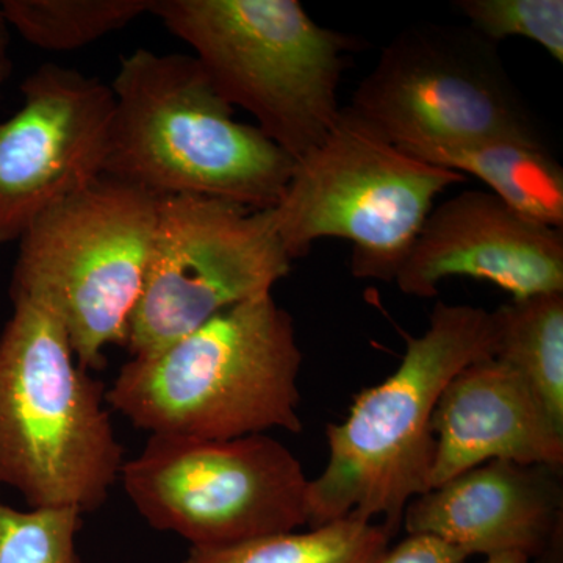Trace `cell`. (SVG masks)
<instances>
[{
    "label": "cell",
    "mask_w": 563,
    "mask_h": 563,
    "mask_svg": "<svg viewBox=\"0 0 563 563\" xmlns=\"http://www.w3.org/2000/svg\"><path fill=\"white\" fill-rule=\"evenodd\" d=\"M302 352L273 292L236 303L163 350L132 357L106 391L151 435L231 440L299 433Z\"/></svg>",
    "instance_id": "obj_1"
},
{
    "label": "cell",
    "mask_w": 563,
    "mask_h": 563,
    "mask_svg": "<svg viewBox=\"0 0 563 563\" xmlns=\"http://www.w3.org/2000/svg\"><path fill=\"white\" fill-rule=\"evenodd\" d=\"M106 176L158 196L191 195L269 210L295 168L255 125L236 121L191 54L136 49L110 85Z\"/></svg>",
    "instance_id": "obj_2"
},
{
    "label": "cell",
    "mask_w": 563,
    "mask_h": 563,
    "mask_svg": "<svg viewBox=\"0 0 563 563\" xmlns=\"http://www.w3.org/2000/svg\"><path fill=\"white\" fill-rule=\"evenodd\" d=\"M495 336L493 310L435 303L424 333L406 336L398 368L328 426V463L309 481L307 526L355 517L398 531L409 503L429 490L437 402L455 374L492 357Z\"/></svg>",
    "instance_id": "obj_3"
},
{
    "label": "cell",
    "mask_w": 563,
    "mask_h": 563,
    "mask_svg": "<svg viewBox=\"0 0 563 563\" xmlns=\"http://www.w3.org/2000/svg\"><path fill=\"white\" fill-rule=\"evenodd\" d=\"M0 335V485L31 509H101L121 477L106 390L46 303L13 296Z\"/></svg>",
    "instance_id": "obj_4"
},
{
    "label": "cell",
    "mask_w": 563,
    "mask_h": 563,
    "mask_svg": "<svg viewBox=\"0 0 563 563\" xmlns=\"http://www.w3.org/2000/svg\"><path fill=\"white\" fill-rule=\"evenodd\" d=\"M233 109L291 161L331 132L343 107L339 87L361 43L322 27L298 0H154L151 7Z\"/></svg>",
    "instance_id": "obj_5"
},
{
    "label": "cell",
    "mask_w": 563,
    "mask_h": 563,
    "mask_svg": "<svg viewBox=\"0 0 563 563\" xmlns=\"http://www.w3.org/2000/svg\"><path fill=\"white\" fill-rule=\"evenodd\" d=\"M463 181L399 150L344 107L325 139L295 162L269 214L292 262L318 240L342 239L352 246V276L391 284L435 199Z\"/></svg>",
    "instance_id": "obj_6"
},
{
    "label": "cell",
    "mask_w": 563,
    "mask_h": 563,
    "mask_svg": "<svg viewBox=\"0 0 563 563\" xmlns=\"http://www.w3.org/2000/svg\"><path fill=\"white\" fill-rule=\"evenodd\" d=\"M158 199L103 174L21 236L11 298L46 303L85 372L102 368L110 344L125 346L150 265Z\"/></svg>",
    "instance_id": "obj_7"
},
{
    "label": "cell",
    "mask_w": 563,
    "mask_h": 563,
    "mask_svg": "<svg viewBox=\"0 0 563 563\" xmlns=\"http://www.w3.org/2000/svg\"><path fill=\"white\" fill-rule=\"evenodd\" d=\"M121 483L141 517L190 548H220L307 525L309 481L279 440L151 435Z\"/></svg>",
    "instance_id": "obj_8"
},
{
    "label": "cell",
    "mask_w": 563,
    "mask_h": 563,
    "mask_svg": "<svg viewBox=\"0 0 563 563\" xmlns=\"http://www.w3.org/2000/svg\"><path fill=\"white\" fill-rule=\"evenodd\" d=\"M350 109L406 152L498 136L544 140L498 44L463 25L404 29Z\"/></svg>",
    "instance_id": "obj_9"
},
{
    "label": "cell",
    "mask_w": 563,
    "mask_h": 563,
    "mask_svg": "<svg viewBox=\"0 0 563 563\" xmlns=\"http://www.w3.org/2000/svg\"><path fill=\"white\" fill-rule=\"evenodd\" d=\"M291 265L269 210L203 196H162L124 347L131 357L154 354L214 314L273 292Z\"/></svg>",
    "instance_id": "obj_10"
},
{
    "label": "cell",
    "mask_w": 563,
    "mask_h": 563,
    "mask_svg": "<svg viewBox=\"0 0 563 563\" xmlns=\"http://www.w3.org/2000/svg\"><path fill=\"white\" fill-rule=\"evenodd\" d=\"M21 109L0 122V244L20 242L44 213L106 172L110 85L46 63L21 85Z\"/></svg>",
    "instance_id": "obj_11"
},
{
    "label": "cell",
    "mask_w": 563,
    "mask_h": 563,
    "mask_svg": "<svg viewBox=\"0 0 563 563\" xmlns=\"http://www.w3.org/2000/svg\"><path fill=\"white\" fill-rule=\"evenodd\" d=\"M451 277L490 282L512 299L563 292V231L528 220L490 191L459 192L433 207L395 284L429 299Z\"/></svg>",
    "instance_id": "obj_12"
},
{
    "label": "cell",
    "mask_w": 563,
    "mask_h": 563,
    "mask_svg": "<svg viewBox=\"0 0 563 563\" xmlns=\"http://www.w3.org/2000/svg\"><path fill=\"white\" fill-rule=\"evenodd\" d=\"M563 466L493 461L409 503L407 533L437 537L468 558L520 553L562 563Z\"/></svg>",
    "instance_id": "obj_13"
},
{
    "label": "cell",
    "mask_w": 563,
    "mask_h": 563,
    "mask_svg": "<svg viewBox=\"0 0 563 563\" xmlns=\"http://www.w3.org/2000/svg\"><path fill=\"white\" fill-rule=\"evenodd\" d=\"M432 432L429 490L493 461L563 466V426L517 373L493 357L450 380L433 410Z\"/></svg>",
    "instance_id": "obj_14"
},
{
    "label": "cell",
    "mask_w": 563,
    "mask_h": 563,
    "mask_svg": "<svg viewBox=\"0 0 563 563\" xmlns=\"http://www.w3.org/2000/svg\"><path fill=\"white\" fill-rule=\"evenodd\" d=\"M407 154L465 177L470 174L517 213L563 231V168L544 140L498 136Z\"/></svg>",
    "instance_id": "obj_15"
},
{
    "label": "cell",
    "mask_w": 563,
    "mask_h": 563,
    "mask_svg": "<svg viewBox=\"0 0 563 563\" xmlns=\"http://www.w3.org/2000/svg\"><path fill=\"white\" fill-rule=\"evenodd\" d=\"M493 318L492 357L517 373L563 426V292L512 299Z\"/></svg>",
    "instance_id": "obj_16"
},
{
    "label": "cell",
    "mask_w": 563,
    "mask_h": 563,
    "mask_svg": "<svg viewBox=\"0 0 563 563\" xmlns=\"http://www.w3.org/2000/svg\"><path fill=\"white\" fill-rule=\"evenodd\" d=\"M393 532L344 517L307 532H282L220 548H190L181 563H377Z\"/></svg>",
    "instance_id": "obj_17"
},
{
    "label": "cell",
    "mask_w": 563,
    "mask_h": 563,
    "mask_svg": "<svg viewBox=\"0 0 563 563\" xmlns=\"http://www.w3.org/2000/svg\"><path fill=\"white\" fill-rule=\"evenodd\" d=\"M154 0H3L9 27L49 52L81 49L150 13Z\"/></svg>",
    "instance_id": "obj_18"
},
{
    "label": "cell",
    "mask_w": 563,
    "mask_h": 563,
    "mask_svg": "<svg viewBox=\"0 0 563 563\" xmlns=\"http://www.w3.org/2000/svg\"><path fill=\"white\" fill-rule=\"evenodd\" d=\"M73 509L18 510L0 498V563H81Z\"/></svg>",
    "instance_id": "obj_19"
},
{
    "label": "cell",
    "mask_w": 563,
    "mask_h": 563,
    "mask_svg": "<svg viewBox=\"0 0 563 563\" xmlns=\"http://www.w3.org/2000/svg\"><path fill=\"white\" fill-rule=\"evenodd\" d=\"M455 9L485 40L495 44L507 38L533 41L562 65V0H459Z\"/></svg>",
    "instance_id": "obj_20"
},
{
    "label": "cell",
    "mask_w": 563,
    "mask_h": 563,
    "mask_svg": "<svg viewBox=\"0 0 563 563\" xmlns=\"http://www.w3.org/2000/svg\"><path fill=\"white\" fill-rule=\"evenodd\" d=\"M468 555L450 543L426 536L407 533L395 548H388L377 563H466Z\"/></svg>",
    "instance_id": "obj_21"
},
{
    "label": "cell",
    "mask_w": 563,
    "mask_h": 563,
    "mask_svg": "<svg viewBox=\"0 0 563 563\" xmlns=\"http://www.w3.org/2000/svg\"><path fill=\"white\" fill-rule=\"evenodd\" d=\"M9 29L5 16L2 13V7H0V85L7 80L11 70Z\"/></svg>",
    "instance_id": "obj_22"
},
{
    "label": "cell",
    "mask_w": 563,
    "mask_h": 563,
    "mask_svg": "<svg viewBox=\"0 0 563 563\" xmlns=\"http://www.w3.org/2000/svg\"><path fill=\"white\" fill-rule=\"evenodd\" d=\"M484 563H532L526 555L520 553H503L485 558Z\"/></svg>",
    "instance_id": "obj_23"
}]
</instances>
